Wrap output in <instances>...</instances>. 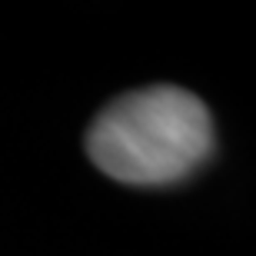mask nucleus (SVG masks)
<instances>
[{
	"instance_id": "nucleus-1",
	"label": "nucleus",
	"mask_w": 256,
	"mask_h": 256,
	"mask_svg": "<svg viewBox=\"0 0 256 256\" xmlns=\"http://www.w3.org/2000/svg\"><path fill=\"white\" fill-rule=\"evenodd\" d=\"M86 156L126 186H170L213 156L216 133L206 104L173 84L126 90L94 116Z\"/></svg>"
}]
</instances>
